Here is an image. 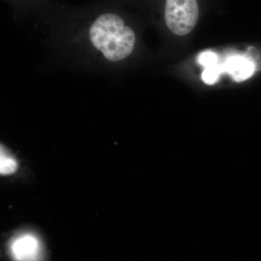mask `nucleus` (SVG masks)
<instances>
[{
  "label": "nucleus",
  "instance_id": "obj_1",
  "mask_svg": "<svg viewBox=\"0 0 261 261\" xmlns=\"http://www.w3.org/2000/svg\"><path fill=\"white\" fill-rule=\"evenodd\" d=\"M137 34L114 9L90 10L60 23L48 42L65 61L94 72H114L129 58Z\"/></svg>",
  "mask_w": 261,
  "mask_h": 261
},
{
  "label": "nucleus",
  "instance_id": "obj_2",
  "mask_svg": "<svg viewBox=\"0 0 261 261\" xmlns=\"http://www.w3.org/2000/svg\"><path fill=\"white\" fill-rule=\"evenodd\" d=\"M199 15L197 0H166L165 23L170 32L175 35L190 34L197 25Z\"/></svg>",
  "mask_w": 261,
  "mask_h": 261
},
{
  "label": "nucleus",
  "instance_id": "obj_3",
  "mask_svg": "<svg viewBox=\"0 0 261 261\" xmlns=\"http://www.w3.org/2000/svg\"><path fill=\"white\" fill-rule=\"evenodd\" d=\"M10 251L15 261H39L42 245L37 237L31 233H23L13 239Z\"/></svg>",
  "mask_w": 261,
  "mask_h": 261
},
{
  "label": "nucleus",
  "instance_id": "obj_4",
  "mask_svg": "<svg viewBox=\"0 0 261 261\" xmlns=\"http://www.w3.org/2000/svg\"><path fill=\"white\" fill-rule=\"evenodd\" d=\"M224 71L228 72L237 82L248 80L255 73V65L250 58L243 56L230 57L223 65Z\"/></svg>",
  "mask_w": 261,
  "mask_h": 261
},
{
  "label": "nucleus",
  "instance_id": "obj_5",
  "mask_svg": "<svg viewBox=\"0 0 261 261\" xmlns=\"http://www.w3.org/2000/svg\"><path fill=\"white\" fill-rule=\"evenodd\" d=\"M18 168L16 160L10 155L3 145L0 152V172L3 175L11 174Z\"/></svg>",
  "mask_w": 261,
  "mask_h": 261
},
{
  "label": "nucleus",
  "instance_id": "obj_6",
  "mask_svg": "<svg viewBox=\"0 0 261 261\" xmlns=\"http://www.w3.org/2000/svg\"><path fill=\"white\" fill-rule=\"evenodd\" d=\"M222 71H224V68L219 65L206 68L202 73V80L205 84H209V85L214 84L216 81L219 80V75Z\"/></svg>",
  "mask_w": 261,
  "mask_h": 261
},
{
  "label": "nucleus",
  "instance_id": "obj_7",
  "mask_svg": "<svg viewBox=\"0 0 261 261\" xmlns=\"http://www.w3.org/2000/svg\"><path fill=\"white\" fill-rule=\"evenodd\" d=\"M198 62L200 64L203 65L205 68L215 66V65H219V56L214 51H204L199 56Z\"/></svg>",
  "mask_w": 261,
  "mask_h": 261
},
{
  "label": "nucleus",
  "instance_id": "obj_8",
  "mask_svg": "<svg viewBox=\"0 0 261 261\" xmlns=\"http://www.w3.org/2000/svg\"><path fill=\"white\" fill-rule=\"evenodd\" d=\"M8 1L21 8H32V7L40 5L45 3L47 0H8Z\"/></svg>",
  "mask_w": 261,
  "mask_h": 261
}]
</instances>
